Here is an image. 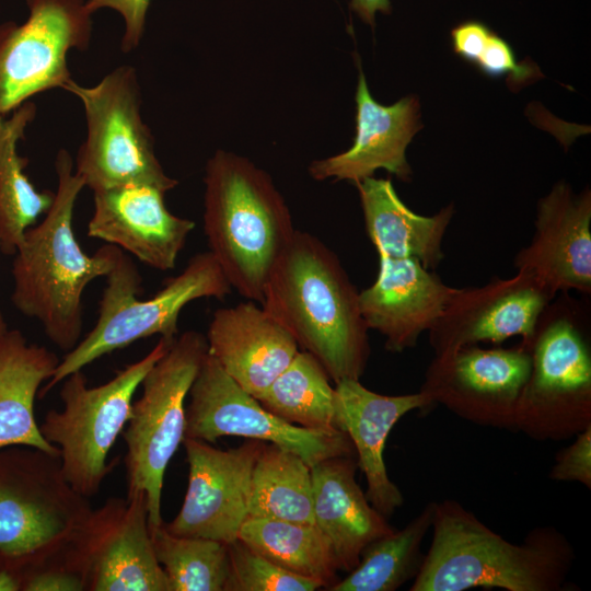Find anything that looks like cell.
I'll use <instances>...</instances> for the list:
<instances>
[{"mask_svg":"<svg viewBox=\"0 0 591 591\" xmlns=\"http://www.w3.org/2000/svg\"><path fill=\"white\" fill-rule=\"evenodd\" d=\"M21 590V579L15 573L0 568V591Z\"/></svg>","mask_w":591,"mask_h":591,"instance_id":"cell-38","label":"cell"},{"mask_svg":"<svg viewBox=\"0 0 591 591\" xmlns=\"http://www.w3.org/2000/svg\"><path fill=\"white\" fill-rule=\"evenodd\" d=\"M329 381L321 362L312 354L299 350L256 399L267 410L292 425L340 430L336 392Z\"/></svg>","mask_w":591,"mask_h":591,"instance_id":"cell-28","label":"cell"},{"mask_svg":"<svg viewBox=\"0 0 591 591\" xmlns=\"http://www.w3.org/2000/svg\"><path fill=\"white\" fill-rule=\"evenodd\" d=\"M35 103L27 101L0 115V253L14 255L26 230L51 207L55 193L37 190L24 170L28 160L18 152V143L35 119Z\"/></svg>","mask_w":591,"mask_h":591,"instance_id":"cell-24","label":"cell"},{"mask_svg":"<svg viewBox=\"0 0 591 591\" xmlns=\"http://www.w3.org/2000/svg\"><path fill=\"white\" fill-rule=\"evenodd\" d=\"M174 339L160 337L149 354L99 386L89 387L82 370L62 380V408L48 410L39 429L59 449L63 475L81 495H96L117 464H108L107 455L130 417L134 395Z\"/></svg>","mask_w":591,"mask_h":591,"instance_id":"cell-7","label":"cell"},{"mask_svg":"<svg viewBox=\"0 0 591 591\" xmlns=\"http://www.w3.org/2000/svg\"><path fill=\"white\" fill-rule=\"evenodd\" d=\"M188 483L183 505L164 528L178 536L231 544L248 518L251 478L265 442L247 439L229 450L184 438Z\"/></svg>","mask_w":591,"mask_h":591,"instance_id":"cell-13","label":"cell"},{"mask_svg":"<svg viewBox=\"0 0 591 591\" xmlns=\"http://www.w3.org/2000/svg\"><path fill=\"white\" fill-rule=\"evenodd\" d=\"M451 43L460 58L488 77H506L512 89L542 77L535 65L518 62L510 44L483 22H461L451 31Z\"/></svg>","mask_w":591,"mask_h":591,"instance_id":"cell-32","label":"cell"},{"mask_svg":"<svg viewBox=\"0 0 591 591\" xmlns=\"http://www.w3.org/2000/svg\"><path fill=\"white\" fill-rule=\"evenodd\" d=\"M434 508L428 507L402 531L371 542L358 565L328 591H394L418 569L419 548L432 524Z\"/></svg>","mask_w":591,"mask_h":591,"instance_id":"cell-30","label":"cell"},{"mask_svg":"<svg viewBox=\"0 0 591 591\" xmlns=\"http://www.w3.org/2000/svg\"><path fill=\"white\" fill-rule=\"evenodd\" d=\"M367 233L379 256L416 258L433 270L442 260V240L454 213L452 205L431 217L412 211L390 179L367 177L356 184Z\"/></svg>","mask_w":591,"mask_h":591,"instance_id":"cell-22","label":"cell"},{"mask_svg":"<svg viewBox=\"0 0 591 591\" xmlns=\"http://www.w3.org/2000/svg\"><path fill=\"white\" fill-rule=\"evenodd\" d=\"M204 231L232 289L262 304L268 278L296 229L270 176L222 150L205 170Z\"/></svg>","mask_w":591,"mask_h":591,"instance_id":"cell-3","label":"cell"},{"mask_svg":"<svg viewBox=\"0 0 591 591\" xmlns=\"http://www.w3.org/2000/svg\"><path fill=\"white\" fill-rule=\"evenodd\" d=\"M248 517L314 523L311 467L300 455L264 444L252 472Z\"/></svg>","mask_w":591,"mask_h":591,"instance_id":"cell-27","label":"cell"},{"mask_svg":"<svg viewBox=\"0 0 591 591\" xmlns=\"http://www.w3.org/2000/svg\"><path fill=\"white\" fill-rule=\"evenodd\" d=\"M8 331V326H7V323L4 321V317L0 311V337L5 334V332Z\"/></svg>","mask_w":591,"mask_h":591,"instance_id":"cell-39","label":"cell"},{"mask_svg":"<svg viewBox=\"0 0 591 591\" xmlns=\"http://www.w3.org/2000/svg\"><path fill=\"white\" fill-rule=\"evenodd\" d=\"M541 314L534 343L532 373L526 386L543 398L587 394L591 386V360L586 344L568 313Z\"/></svg>","mask_w":591,"mask_h":591,"instance_id":"cell-25","label":"cell"},{"mask_svg":"<svg viewBox=\"0 0 591 591\" xmlns=\"http://www.w3.org/2000/svg\"><path fill=\"white\" fill-rule=\"evenodd\" d=\"M558 480H578L591 485V429L590 426L567 448L552 471Z\"/></svg>","mask_w":591,"mask_h":591,"instance_id":"cell-36","label":"cell"},{"mask_svg":"<svg viewBox=\"0 0 591 591\" xmlns=\"http://www.w3.org/2000/svg\"><path fill=\"white\" fill-rule=\"evenodd\" d=\"M237 540L281 568L320 582L325 590L339 580L333 546L315 523L248 517Z\"/></svg>","mask_w":591,"mask_h":591,"instance_id":"cell-26","label":"cell"},{"mask_svg":"<svg viewBox=\"0 0 591 591\" xmlns=\"http://www.w3.org/2000/svg\"><path fill=\"white\" fill-rule=\"evenodd\" d=\"M93 508L67 480L59 454L0 450V568L21 577L63 563Z\"/></svg>","mask_w":591,"mask_h":591,"instance_id":"cell-4","label":"cell"},{"mask_svg":"<svg viewBox=\"0 0 591 591\" xmlns=\"http://www.w3.org/2000/svg\"><path fill=\"white\" fill-rule=\"evenodd\" d=\"M432 524V544L410 590L546 589V558L540 551L512 545L459 508H434Z\"/></svg>","mask_w":591,"mask_h":591,"instance_id":"cell-9","label":"cell"},{"mask_svg":"<svg viewBox=\"0 0 591 591\" xmlns=\"http://www.w3.org/2000/svg\"><path fill=\"white\" fill-rule=\"evenodd\" d=\"M356 136L345 152L313 161L310 175L316 181L334 178L355 184L385 169L408 182L412 169L406 160V148L421 129L420 104L409 95L385 106L370 94L366 78L359 69L356 91Z\"/></svg>","mask_w":591,"mask_h":591,"instance_id":"cell-18","label":"cell"},{"mask_svg":"<svg viewBox=\"0 0 591 591\" xmlns=\"http://www.w3.org/2000/svg\"><path fill=\"white\" fill-rule=\"evenodd\" d=\"M335 392L339 428L357 452V466L368 486L366 497L383 517H390L402 506L403 496L386 472L383 457L386 439L401 417L430 402V394L381 395L356 379L339 381Z\"/></svg>","mask_w":591,"mask_h":591,"instance_id":"cell-20","label":"cell"},{"mask_svg":"<svg viewBox=\"0 0 591 591\" xmlns=\"http://www.w3.org/2000/svg\"><path fill=\"white\" fill-rule=\"evenodd\" d=\"M84 109L86 138L78 150L76 172L93 193L138 183L165 193L178 182L165 174L154 150V138L141 117V90L131 66H120L96 84L71 79L62 88Z\"/></svg>","mask_w":591,"mask_h":591,"instance_id":"cell-8","label":"cell"},{"mask_svg":"<svg viewBox=\"0 0 591 591\" xmlns=\"http://www.w3.org/2000/svg\"><path fill=\"white\" fill-rule=\"evenodd\" d=\"M55 170L54 202L44 219L26 230L14 254L11 300L19 312L42 324L55 346L68 352L82 335L84 289L111 271L118 247L107 244L92 256L82 251L72 220L84 182L66 149L57 152Z\"/></svg>","mask_w":591,"mask_h":591,"instance_id":"cell-2","label":"cell"},{"mask_svg":"<svg viewBox=\"0 0 591 591\" xmlns=\"http://www.w3.org/2000/svg\"><path fill=\"white\" fill-rule=\"evenodd\" d=\"M59 361L46 347L28 344L18 329L0 337V450L32 447L60 455L43 437L34 414L35 397Z\"/></svg>","mask_w":591,"mask_h":591,"instance_id":"cell-23","label":"cell"},{"mask_svg":"<svg viewBox=\"0 0 591 591\" xmlns=\"http://www.w3.org/2000/svg\"><path fill=\"white\" fill-rule=\"evenodd\" d=\"M185 438L216 442L234 436L276 444L300 455L312 467L335 456H351V440L340 430L292 425L267 410L207 352L189 390Z\"/></svg>","mask_w":591,"mask_h":591,"instance_id":"cell-10","label":"cell"},{"mask_svg":"<svg viewBox=\"0 0 591 591\" xmlns=\"http://www.w3.org/2000/svg\"><path fill=\"white\" fill-rule=\"evenodd\" d=\"M351 456H335L311 467L314 523L329 540L339 569L351 571L362 551L394 531L356 482Z\"/></svg>","mask_w":591,"mask_h":591,"instance_id":"cell-21","label":"cell"},{"mask_svg":"<svg viewBox=\"0 0 591 591\" xmlns=\"http://www.w3.org/2000/svg\"><path fill=\"white\" fill-rule=\"evenodd\" d=\"M379 257L376 280L359 292V306L367 327L385 337V348L401 352L432 328L460 289L416 258Z\"/></svg>","mask_w":591,"mask_h":591,"instance_id":"cell-17","label":"cell"},{"mask_svg":"<svg viewBox=\"0 0 591 591\" xmlns=\"http://www.w3.org/2000/svg\"><path fill=\"white\" fill-rule=\"evenodd\" d=\"M22 24H0V115L38 93L62 89L72 77L70 50H86L92 13L86 0H26Z\"/></svg>","mask_w":591,"mask_h":591,"instance_id":"cell-11","label":"cell"},{"mask_svg":"<svg viewBox=\"0 0 591 591\" xmlns=\"http://www.w3.org/2000/svg\"><path fill=\"white\" fill-rule=\"evenodd\" d=\"M437 366L457 390L506 402L519 397L532 373V358L523 349L463 347L439 354Z\"/></svg>","mask_w":591,"mask_h":591,"instance_id":"cell-29","label":"cell"},{"mask_svg":"<svg viewBox=\"0 0 591 591\" xmlns=\"http://www.w3.org/2000/svg\"><path fill=\"white\" fill-rule=\"evenodd\" d=\"M149 4L150 0H86V8L91 13L109 8L123 16L125 30L120 49L124 53H130L139 46L144 33Z\"/></svg>","mask_w":591,"mask_h":591,"instance_id":"cell-34","label":"cell"},{"mask_svg":"<svg viewBox=\"0 0 591 591\" xmlns=\"http://www.w3.org/2000/svg\"><path fill=\"white\" fill-rule=\"evenodd\" d=\"M65 564L83 575L86 591H169L141 491L93 509Z\"/></svg>","mask_w":591,"mask_h":591,"instance_id":"cell-12","label":"cell"},{"mask_svg":"<svg viewBox=\"0 0 591 591\" xmlns=\"http://www.w3.org/2000/svg\"><path fill=\"white\" fill-rule=\"evenodd\" d=\"M159 187L129 183L94 192L88 235L119 246L141 263L173 269L195 222L171 213Z\"/></svg>","mask_w":591,"mask_h":591,"instance_id":"cell-16","label":"cell"},{"mask_svg":"<svg viewBox=\"0 0 591 591\" xmlns=\"http://www.w3.org/2000/svg\"><path fill=\"white\" fill-rule=\"evenodd\" d=\"M25 591H86L83 575L63 563L53 564L21 577Z\"/></svg>","mask_w":591,"mask_h":591,"instance_id":"cell-35","label":"cell"},{"mask_svg":"<svg viewBox=\"0 0 591 591\" xmlns=\"http://www.w3.org/2000/svg\"><path fill=\"white\" fill-rule=\"evenodd\" d=\"M551 300L534 278L519 271L512 278L460 289L429 331L431 344L443 354L478 341L499 344L515 335L532 343Z\"/></svg>","mask_w":591,"mask_h":591,"instance_id":"cell-14","label":"cell"},{"mask_svg":"<svg viewBox=\"0 0 591 591\" xmlns=\"http://www.w3.org/2000/svg\"><path fill=\"white\" fill-rule=\"evenodd\" d=\"M256 303L216 310L206 336L209 355L255 398L300 350L292 335Z\"/></svg>","mask_w":591,"mask_h":591,"instance_id":"cell-19","label":"cell"},{"mask_svg":"<svg viewBox=\"0 0 591 591\" xmlns=\"http://www.w3.org/2000/svg\"><path fill=\"white\" fill-rule=\"evenodd\" d=\"M230 573L225 591H315L323 586L292 573L240 540L229 544Z\"/></svg>","mask_w":591,"mask_h":591,"instance_id":"cell-33","label":"cell"},{"mask_svg":"<svg viewBox=\"0 0 591 591\" xmlns=\"http://www.w3.org/2000/svg\"><path fill=\"white\" fill-rule=\"evenodd\" d=\"M105 277L106 286L94 327L60 359L51 378L39 390L38 397L45 396L70 373L139 339L152 335L175 338L178 316L185 305L201 298L223 299L232 291L210 252L194 255L179 275L146 300L138 298L142 291V277L119 247L115 264Z\"/></svg>","mask_w":591,"mask_h":591,"instance_id":"cell-5","label":"cell"},{"mask_svg":"<svg viewBox=\"0 0 591 591\" xmlns=\"http://www.w3.org/2000/svg\"><path fill=\"white\" fill-rule=\"evenodd\" d=\"M312 354L336 384L359 380L370 355L359 292L320 239L296 230L276 263L260 304Z\"/></svg>","mask_w":591,"mask_h":591,"instance_id":"cell-1","label":"cell"},{"mask_svg":"<svg viewBox=\"0 0 591 591\" xmlns=\"http://www.w3.org/2000/svg\"><path fill=\"white\" fill-rule=\"evenodd\" d=\"M350 9L367 24L373 26L378 12L389 14L392 10L390 0H351Z\"/></svg>","mask_w":591,"mask_h":591,"instance_id":"cell-37","label":"cell"},{"mask_svg":"<svg viewBox=\"0 0 591 591\" xmlns=\"http://www.w3.org/2000/svg\"><path fill=\"white\" fill-rule=\"evenodd\" d=\"M151 537L169 591H225L230 573L229 544L174 535L164 528V522L151 531Z\"/></svg>","mask_w":591,"mask_h":591,"instance_id":"cell-31","label":"cell"},{"mask_svg":"<svg viewBox=\"0 0 591 591\" xmlns=\"http://www.w3.org/2000/svg\"><path fill=\"white\" fill-rule=\"evenodd\" d=\"M591 196H576L558 183L537 207L530 244L515 256L519 273L534 278L553 298L557 292L591 291Z\"/></svg>","mask_w":591,"mask_h":591,"instance_id":"cell-15","label":"cell"},{"mask_svg":"<svg viewBox=\"0 0 591 591\" xmlns=\"http://www.w3.org/2000/svg\"><path fill=\"white\" fill-rule=\"evenodd\" d=\"M208 352L196 331L176 336L167 351L143 376L141 396L132 402L121 432L126 444L127 495L147 498L150 531L164 521L161 513L166 467L185 438V401Z\"/></svg>","mask_w":591,"mask_h":591,"instance_id":"cell-6","label":"cell"}]
</instances>
